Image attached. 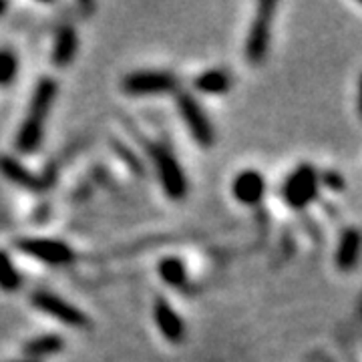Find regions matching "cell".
Listing matches in <instances>:
<instances>
[{
	"instance_id": "6da1fadb",
	"label": "cell",
	"mask_w": 362,
	"mask_h": 362,
	"mask_svg": "<svg viewBox=\"0 0 362 362\" xmlns=\"http://www.w3.org/2000/svg\"><path fill=\"white\" fill-rule=\"evenodd\" d=\"M57 81L52 77H42L33 90L28 111H26L25 121L21 125L18 137H16V149L21 153H35L42 141L45 133V121L51 113L54 99H57Z\"/></svg>"
},
{
	"instance_id": "7a4b0ae2",
	"label": "cell",
	"mask_w": 362,
	"mask_h": 362,
	"mask_svg": "<svg viewBox=\"0 0 362 362\" xmlns=\"http://www.w3.org/2000/svg\"><path fill=\"white\" fill-rule=\"evenodd\" d=\"M276 8H278V4L270 2V0L259 2L256 8V16H254V23L250 26L246 39V59L250 61V65H262L270 51L272 23H274Z\"/></svg>"
},
{
	"instance_id": "3957f363",
	"label": "cell",
	"mask_w": 362,
	"mask_h": 362,
	"mask_svg": "<svg viewBox=\"0 0 362 362\" xmlns=\"http://www.w3.org/2000/svg\"><path fill=\"white\" fill-rule=\"evenodd\" d=\"M320 185V175L310 163H304L296 168L284 181L282 195H284L286 206L292 209H304L316 199Z\"/></svg>"
},
{
	"instance_id": "277c9868",
	"label": "cell",
	"mask_w": 362,
	"mask_h": 362,
	"mask_svg": "<svg viewBox=\"0 0 362 362\" xmlns=\"http://www.w3.org/2000/svg\"><path fill=\"white\" fill-rule=\"evenodd\" d=\"M149 153H151L157 175H159V181H161L168 197L175 199V202L183 199L187 194V180H185V173L177 163V159L163 145H149Z\"/></svg>"
},
{
	"instance_id": "5b68a950",
	"label": "cell",
	"mask_w": 362,
	"mask_h": 362,
	"mask_svg": "<svg viewBox=\"0 0 362 362\" xmlns=\"http://www.w3.org/2000/svg\"><path fill=\"white\" fill-rule=\"evenodd\" d=\"M177 107H180L181 119L187 125V129L192 133L195 141L199 143L204 149H209L214 141H216V133H214V125L207 119L206 111L202 109V105L197 103L194 95L189 93H180L177 97Z\"/></svg>"
},
{
	"instance_id": "8992f818",
	"label": "cell",
	"mask_w": 362,
	"mask_h": 362,
	"mask_svg": "<svg viewBox=\"0 0 362 362\" xmlns=\"http://www.w3.org/2000/svg\"><path fill=\"white\" fill-rule=\"evenodd\" d=\"M18 250L49 266H69L75 262L73 247L52 238H25L18 242Z\"/></svg>"
},
{
	"instance_id": "52a82bcc",
	"label": "cell",
	"mask_w": 362,
	"mask_h": 362,
	"mask_svg": "<svg viewBox=\"0 0 362 362\" xmlns=\"http://www.w3.org/2000/svg\"><path fill=\"white\" fill-rule=\"evenodd\" d=\"M30 302H33V306L37 310L57 318L59 322H63L65 326H71V328H85V326H89V318H87L85 312H81L77 306H73L71 302H66V300L57 296V294L39 290V292H35L30 296Z\"/></svg>"
},
{
	"instance_id": "ba28073f",
	"label": "cell",
	"mask_w": 362,
	"mask_h": 362,
	"mask_svg": "<svg viewBox=\"0 0 362 362\" xmlns=\"http://www.w3.org/2000/svg\"><path fill=\"white\" fill-rule=\"evenodd\" d=\"M177 89V77L169 71H135L123 78V90L129 95H159Z\"/></svg>"
},
{
	"instance_id": "9c48e42d",
	"label": "cell",
	"mask_w": 362,
	"mask_h": 362,
	"mask_svg": "<svg viewBox=\"0 0 362 362\" xmlns=\"http://www.w3.org/2000/svg\"><path fill=\"white\" fill-rule=\"evenodd\" d=\"M232 194L244 206H258L266 194V180L256 169H246L233 180Z\"/></svg>"
},
{
	"instance_id": "30bf717a",
	"label": "cell",
	"mask_w": 362,
	"mask_h": 362,
	"mask_svg": "<svg viewBox=\"0 0 362 362\" xmlns=\"http://www.w3.org/2000/svg\"><path fill=\"white\" fill-rule=\"evenodd\" d=\"M153 316H156V324L159 332L168 338L169 342L177 344L185 337V324L177 312L171 308L165 298H157L156 306H153Z\"/></svg>"
},
{
	"instance_id": "8fae6325",
	"label": "cell",
	"mask_w": 362,
	"mask_h": 362,
	"mask_svg": "<svg viewBox=\"0 0 362 362\" xmlns=\"http://www.w3.org/2000/svg\"><path fill=\"white\" fill-rule=\"evenodd\" d=\"M0 173H2L8 181H13L16 185L25 187V189L40 192V189H45V187L49 185V181L45 180V177L33 173V171L28 168H25L21 161H16L14 157L8 156L0 157Z\"/></svg>"
},
{
	"instance_id": "7c38bea8",
	"label": "cell",
	"mask_w": 362,
	"mask_h": 362,
	"mask_svg": "<svg viewBox=\"0 0 362 362\" xmlns=\"http://www.w3.org/2000/svg\"><path fill=\"white\" fill-rule=\"evenodd\" d=\"M361 252H362V233L358 232V230H354V228H350V230H346V232L340 235V242H338L334 262H337V266L340 268V270L349 272L358 264Z\"/></svg>"
},
{
	"instance_id": "4fadbf2b",
	"label": "cell",
	"mask_w": 362,
	"mask_h": 362,
	"mask_svg": "<svg viewBox=\"0 0 362 362\" xmlns=\"http://www.w3.org/2000/svg\"><path fill=\"white\" fill-rule=\"evenodd\" d=\"M78 47L77 33L73 26H63L54 39V47H52V63L57 66H69L71 61L75 59Z\"/></svg>"
},
{
	"instance_id": "5bb4252c",
	"label": "cell",
	"mask_w": 362,
	"mask_h": 362,
	"mask_svg": "<svg viewBox=\"0 0 362 362\" xmlns=\"http://www.w3.org/2000/svg\"><path fill=\"white\" fill-rule=\"evenodd\" d=\"M232 87V77L223 69H209L195 78V89L206 95H221Z\"/></svg>"
},
{
	"instance_id": "9a60e30c",
	"label": "cell",
	"mask_w": 362,
	"mask_h": 362,
	"mask_svg": "<svg viewBox=\"0 0 362 362\" xmlns=\"http://www.w3.org/2000/svg\"><path fill=\"white\" fill-rule=\"evenodd\" d=\"M63 349H65V340L59 334H42L26 342L25 354L28 356V361H37L42 356H52Z\"/></svg>"
},
{
	"instance_id": "2e32d148",
	"label": "cell",
	"mask_w": 362,
	"mask_h": 362,
	"mask_svg": "<svg viewBox=\"0 0 362 362\" xmlns=\"http://www.w3.org/2000/svg\"><path fill=\"white\" fill-rule=\"evenodd\" d=\"M157 272L161 276V280L168 286L173 288H181V286L187 282V270H185V264L180 258H163L157 266Z\"/></svg>"
},
{
	"instance_id": "e0dca14e",
	"label": "cell",
	"mask_w": 362,
	"mask_h": 362,
	"mask_svg": "<svg viewBox=\"0 0 362 362\" xmlns=\"http://www.w3.org/2000/svg\"><path fill=\"white\" fill-rule=\"evenodd\" d=\"M21 274L14 268L11 256L4 250H0V288L4 292H16L21 288Z\"/></svg>"
},
{
	"instance_id": "ac0fdd59",
	"label": "cell",
	"mask_w": 362,
	"mask_h": 362,
	"mask_svg": "<svg viewBox=\"0 0 362 362\" xmlns=\"http://www.w3.org/2000/svg\"><path fill=\"white\" fill-rule=\"evenodd\" d=\"M18 75V57L11 49H0V87L13 85Z\"/></svg>"
},
{
	"instance_id": "d6986e66",
	"label": "cell",
	"mask_w": 362,
	"mask_h": 362,
	"mask_svg": "<svg viewBox=\"0 0 362 362\" xmlns=\"http://www.w3.org/2000/svg\"><path fill=\"white\" fill-rule=\"evenodd\" d=\"M322 181L328 185V187H332V189L342 187V177H340L338 173H324Z\"/></svg>"
},
{
	"instance_id": "ffe728a7",
	"label": "cell",
	"mask_w": 362,
	"mask_h": 362,
	"mask_svg": "<svg viewBox=\"0 0 362 362\" xmlns=\"http://www.w3.org/2000/svg\"><path fill=\"white\" fill-rule=\"evenodd\" d=\"M358 115L362 117V77L358 81Z\"/></svg>"
},
{
	"instance_id": "44dd1931",
	"label": "cell",
	"mask_w": 362,
	"mask_h": 362,
	"mask_svg": "<svg viewBox=\"0 0 362 362\" xmlns=\"http://www.w3.org/2000/svg\"><path fill=\"white\" fill-rule=\"evenodd\" d=\"M6 8H8V4H6V2H2V0H0V16H2V14L6 13Z\"/></svg>"
},
{
	"instance_id": "7402d4cb",
	"label": "cell",
	"mask_w": 362,
	"mask_h": 362,
	"mask_svg": "<svg viewBox=\"0 0 362 362\" xmlns=\"http://www.w3.org/2000/svg\"><path fill=\"white\" fill-rule=\"evenodd\" d=\"M23 362H39V361H23Z\"/></svg>"
}]
</instances>
